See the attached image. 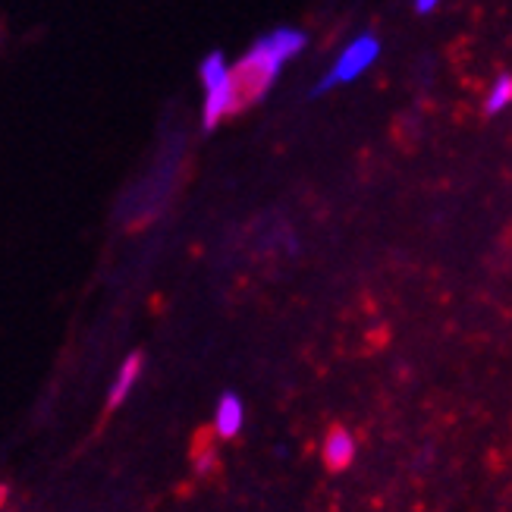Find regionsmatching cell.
<instances>
[{
  "label": "cell",
  "instance_id": "8",
  "mask_svg": "<svg viewBox=\"0 0 512 512\" xmlns=\"http://www.w3.org/2000/svg\"><path fill=\"white\" fill-rule=\"evenodd\" d=\"M437 7H440V0H415V13H421V16L434 13Z\"/></svg>",
  "mask_w": 512,
  "mask_h": 512
},
{
  "label": "cell",
  "instance_id": "5",
  "mask_svg": "<svg viewBox=\"0 0 512 512\" xmlns=\"http://www.w3.org/2000/svg\"><path fill=\"white\" fill-rule=\"evenodd\" d=\"M139 377H142V355H139V352H132L129 359L120 365V371H117V377H114V384H110V390H107V409L123 406L126 399H129V393L136 390Z\"/></svg>",
  "mask_w": 512,
  "mask_h": 512
},
{
  "label": "cell",
  "instance_id": "7",
  "mask_svg": "<svg viewBox=\"0 0 512 512\" xmlns=\"http://www.w3.org/2000/svg\"><path fill=\"white\" fill-rule=\"evenodd\" d=\"M512 104V76H500L494 85H491V92H487V101H484V114L487 117H494V114H503V110Z\"/></svg>",
  "mask_w": 512,
  "mask_h": 512
},
{
  "label": "cell",
  "instance_id": "4",
  "mask_svg": "<svg viewBox=\"0 0 512 512\" xmlns=\"http://www.w3.org/2000/svg\"><path fill=\"white\" fill-rule=\"evenodd\" d=\"M242 425H246V406H242V399L236 393H224L217 399V409H214V431L217 437L224 440H233Z\"/></svg>",
  "mask_w": 512,
  "mask_h": 512
},
{
  "label": "cell",
  "instance_id": "3",
  "mask_svg": "<svg viewBox=\"0 0 512 512\" xmlns=\"http://www.w3.org/2000/svg\"><path fill=\"white\" fill-rule=\"evenodd\" d=\"M205 82V129H214L224 117L236 114V92H233V66L220 54H211L202 63Z\"/></svg>",
  "mask_w": 512,
  "mask_h": 512
},
{
  "label": "cell",
  "instance_id": "2",
  "mask_svg": "<svg viewBox=\"0 0 512 512\" xmlns=\"http://www.w3.org/2000/svg\"><path fill=\"white\" fill-rule=\"evenodd\" d=\"M377 57H381V38L365 32L359 38H352L346 48L340 51V57L333 60V66L327 70V76L318 82L315 95H324L330 92V88H340V85H349L355 82L359 76H365L371 66L377 63Z\"/></svg>",
  "mask_w": 512,
  "mask_h": 512
},
{
  "label": "cell",
  "instance_id": "6",
  "mask_svg": "<svg viewBox=\"0 0 512 512\" xmlns=\"http://www.w3.org/2000/svg\"><path fill=\"white\" fill-rule=\"evenodd\" d=\"M321 453H324L327 469L340 472L355 456V440H352V434L346 428H330V434L324 437V450Z\"/></svg>",
  "mask_w": 512,
  "mask_h": 512
},
{
  "label": "cell",
  "instance_id": "1",
  "mask_svg": "<svg viewBox=\"0 0 512 512\" xmlns=\"http://www.w3.org/2000/svg\"><path fill=\"white\" fill-rule=\"evenodd\" d=\"M305 32L299 29H277L267 38H261L255 48L242 57L236 66H233V92H236V110H242L246 104L258 101L267 88L274 85V79L280 76L283 63L289 57H296L302 48H305Z\"/></svg>",
  "mask_w": 512,
  "mask_h": 512
}]
</instances>
